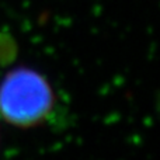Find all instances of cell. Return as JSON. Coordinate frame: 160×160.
<instances>
[{
  "mask_svg": "<svg viewBox=\"0 0 160 160\" xmlns=\"http://www.w3.org/2000/svg\"><path fill=\"white\" fill-rule=\"evenodd\" d=\"M53 105V93L39 73L20 68L10 72L0 84V112L17 127L42 122Z\"/></svg>",
  "mask_w": 160,
  "mask_h": 160,
  "instance_id": "cell-1",
  "label": "cell"
}]
</instances>
